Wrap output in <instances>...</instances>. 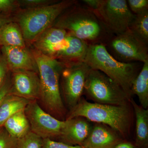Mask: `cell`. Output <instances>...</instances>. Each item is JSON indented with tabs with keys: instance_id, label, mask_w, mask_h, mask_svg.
<instances>
[{
	"instance_id": "1",
	"label": "cell",
	"mask_w": 148,
	"mask_h": 148,
	"mask_svg": "<svg viewBox=\"0 0 148 148\" xmlns=\"http://www.w3.org/2000/svg\"><path fill=\"white\" fill-rule=\"evenodd\" d=\"M77 3L61 14L54 27L64 29L89 45H106L113 35L106 29L93 10Z\"/></svg>"
},
{
	"instance_id": "2",
	"label": "cell",
	"mask_w": 148,
	"mask_h": 148,
	"mask_svg": "<svg viewBox=\"0 0 148 148\" xmlns=\"http://www.w3.org/2000/svg\"><path fill=\"white\" fill-rule=\"evenodd\" d=\"M83 61L90 69L100 71L117 84L130 98L132 83L140 69L138 62L118 61L103 44L88 45Z\"/></svg>"
},
{
	"instance_id": "3",
	"label": "cell",
	"mask_w": 148,
	"mask_h": 148,
	"mask_svg": "<svg viewBox=\"0 0 148 148\" xmlns=\"http://www.w3.org/2000/svg\"><path fill=\"white\" fill-rule=\"evenodd\" d=\"M32 53L39 75V99L48 110L61 115L64 114V107L60 92L59 81L65 63L51 58L36 49L33 50Z\"/></svg>"
},
{
	"instance_id": "4",
	"label": "cell",
	"mask_w": 148,
	"mask_h": 148,
	"mask_svg": "<svg viewBox=\"0 0 148 148\" xmlns=\"http://www.w3.org/2000/svg\"><path fill=\"white\" fill-rule=\"evenodd\" d=\"M77 3L65 0L55 3L32 8L22 12L18 16L20 30L24 40L33 41L55 22L69 8Z\"/></svg>"
},
{
	"instance_id": "5",
	"label": "cell",
	"mask_w": 148,
	"mask_h": 148,
	"mask_svg": "<svg viewBox=\"0 0 148 148\" xmlns=\"http://www.w3.org/2000/svg\"><path fill=\"white\" fill-rule=\"evenodd\" d=\"M77 117L108 125L122 135L127 134L130 122V114L125 105L113 106L86 101L79 102L67 119Z\"/></svg>"
},
{
	"instance_id": "6",
	"label": "cell",
	"mask_w": 148,
	"mask_h": 148,
	"mask_svg": "<svg viewBox=\"0 0 148 148\" xmlns=\"http://www.w3.org/2000/svg\"><path fill=\"white\" fill-rule=\"evenodd\" d=\"M84 92L97 103L125 106L130 98L123 89L100 71L90 69L88 74Z\"/></svg>"
},
{
	"instance_id": "7",
	"label": "cell",
	"mask_w": 148,
	"mask_h": 148,
	"mask_svg": "<svg viewBox=\"0 0 148 148\" xmlns=\"http://www.w3.org/2000/svg\"><path fill=\"white\" fill-rule=\"evenodd\" d=\"M111 55L123 63L148 61V45L128 29L113 35L105 45Z\"/></svg>"
},
{
	"instance_id": "8",
	"label": "cell",
	"mask_w": 148,
	"mask_h": 148,
	"mask_svg": "<svg viewBox=\"0 0 148 148\" xmlns=\"http://www.w3.org/2000/svg\"><path fill=\"white\" fill-rule=\"evenodd\" d=\"M93 11L112 35L119 34L128 30L135 16L126 0H99L97 8Z\"/></svg>"
},
{
	"instance_id": "9",
	"label": "cell",
	"mask_w": 148,
	"mask_h": 148,
	"mask_svg": "<svg viewBox=\"0 0 148 148\" xmlns=\"http://www.w3.org/2000/svg\"><path fill=\"white\" fill-rule=\"evenodd\" d=\"M91 69L84 61L65 64L62 72V86L66 102L72 109L84 92L85 84Z\"/></svg>"
},
{
	"instance_id": "10",
	"label": "cell",
	"mask_w": 148,
	"mask_h": 148,
	"mask_svg": "<svg viewBox=\"0 0 148 148\" xmlns=\"http://www.w3.org/2000/svg\"><path fill=\"white\" fill-rule=\"evenodd\" d=\"M24 111L32 132L42 139L60 136L65 121L59 120L48 114L36 101H30Z\"/></svg>"
},
{
	"instance_id": "11",
	"label": "cell",
	"mask_w": 148,
	"mask_h": 148,
	"mask_svg": "<svg viewBox=\"0 0 148 148\" xmlns=\"http://www.w3.org/2000/svg\"><path fill=\"white\" fill-rule=\"evenodd\" d=\"M85 42L68 32L61 42L46 49L43 53L65 63L83 61L88 49Z\"/></svg>"
},
{
	"instance_id": "12",
	"label": "cell",
	"mask_w": 148,
	"mask_h": 148,
	"mask_svg": "<svg viewBox=\"0 0 148 148\" xmlns=\"http://www.w3.org/2000/svg\"><path fill=\"white\" fill-rule=\"evenodd\" d=\"M12 71L13 87L10 93L30 101L39 99L40 86L37 73L24 70Z\"/></svg>"
},
{
	"instance_id": "13",
	"label": "cell",
	"mask_w": 148,
	"mask_h": 148,
	"mask_svg": "<svg viewBox=\"0 0 148 148\" xmlns=\"http://www.w3.org/2000/svg\"><path fill=\"white\" fill-rule=\"evenodd\" d=\"M2 52L9 68L12 71L24 70L38 73L33 54L26 48L3 46Z\"/></svg>"
},
{
	"instance_id": "14",
	"label": "cell",
	"mask_w": 148,
	"mask_h": 148,
	"mask_svg": "<svg viewBox=\"0 0 148 148\" xmlns=\"http://www.w3.org/2000/svg\"><path fill=\"white\" fill-rule=\"evenodd\" d=\"M91 130L89 123L80 117L66 119L59 137L69 143L82 146Z\"/></svg>"
},
{
	"instance_id": "15",
	"label": "cell",
	"mask_w": 148,
	"mask_h": 148,
	"mask_svg": "<svg viewBox=\"0 0 148 148\" xmlns=\"http://www.w3.org/2000/svg\"><path fill=\"white\" fill-rule=\"evenodd\" d=\"M116 135L106 127L97 125L82 144L84 148H109L116 143Z\"/></svg>"
},
{
	"instance_id": "16",
	"label": "cell",
	"mask_w": 148,
	"mask_h": 148,
	"mask_svg": "<svg viewBox=\"0 0 148 148\" xmlns=\"http://www.w3.org/2000/svg\"><path fill=\"white\" fill-rule=\"evenodd\" d=\"M30 101L10 92L0 105V127H2L10 117L18 112L25 110Z\"/></svg>"
},
{
	"instance_id": "17",
	"label": "cell",
	"mask_w": 148,
	"mask_h": 148,
	"mask_svg": "<svg viewBox=\"0 0 148 148\" xmlns=\"http://www.w3.org/2000/svg\"><path fill=\"white\" fill-rule=\"evenodd\" d=\"M24 110L11 116L3 125L11 136L18 140L31 131L30 124Z\"/></svg>"
},
{
	"instance_id": "18",
	"label": "cell",
	"mask_w": 148,
	"mask_h": 148,
	"mask_svg": "<svg viewBox=\"0 0 148 148\" xmlns=\"http://www.w3.org/2000/svg\"><path fill=\"white\" fill-rule=\"evenodd\" d=\"M131 94L137 95L141 107L147 109L148 106V61L143 63L140 72L133 81Z\"/></svg>"
},
{
	"instance_id": "19",
	"label": "cell",
	"mask_w": 148,
	"mask_h": 148,
	"mask_svg": "<svg viewBox=\"0 0 148 148\" xmlns=\"http://www.w3.org/2000/svg\"><path fill=\"white\" fill-rule=\"evenodd\" d=\"M68 32L54 27L44 31L34 41L36 50L41 51L45 49L61 42L67 36Z\"/></svg>"
},
{
	"instance_id": "20",
	"label": "cell",
	"mask_w": 148,
	"mask_h": 148,
	"mask_svg": "<svg viewBox=\"0 0 148 148\" xmlns=\"http://www.w3.org/2000/svg\"><path fill=\"white\" fill-rule=\"evenodd\" d=\"M0 45L3 46L25 47L20 28L15 23L6 24L0 32Z\"/></svg>"
},
{
	"instance_id": "21",
	"label": "cell",
	"mask_w": 148,
	"mask_h": 148,
	"mask_svg": "<svg viewBox=\"0 0 148 148\" xmlns=\"http://www.w3.org/2000/svg\"><path fill=\"white\" fill-rule=\"evenodd\" d=\"M131 101L136 117L137 142L139 144H143L148 138V111L136 104L133 100Z\"/></svg>"
},
{
	"instance_id": "22",
	"label": "cell",
	"mask_w": 148,
	"mask_h": 148,
	"mask_svg": "<svg viewBox=\"0 0 148 148\" xmlns=\"http://www.w3.org/2000/svg\"><path fill=\"white\" fill-rule=\"evenodd\" d=\"M130 32L144 42L148 44V10L135 14L134 19L130 25Z\"/></svg>"
},
{
	"instance_id": "23",
	"label": "cell",
	"mask_w": 148,
	"mask_h": 148,
	"mask_svg": "<svg viewBox=\"0 0 148 148\" xmlns=\"http://www.w3.org/2000/svg\"><path fill=\"white\" fill-rule=\"evenodd\" d=\"M43 139L30 131L18 139L16 148H42Z\"/></svg>"
},
{
	"instance_id": "24",
	"label": "cell",
	"mask_w": 148,
	"mask_h": 148,
	"mask_svg": "<svg viewBox=\"0 0 148 148\" xmlns=\"http://www.w3.org/2000/svg\"><path fill=\"white\" fill-rule=\"evenodd\" d=\"M18 139L13 138L4 129L0 130V148H16Z\"/></svg>"
},
{
	"instance_id": "25",
	"label": "cell",
	"mask_w": 148,
	"mask_h": 148,
	"mask_svg": "<svg viewBox=\"0 0 148 148\" xmlns=\"http://www.w3.org/2000/svg\"><path fill=\"white\" fill-rule=\"evenodd\" d=\"M127 2L130 10L134 14L148 10V0H128Z\"/></svg>"
},
{
	"instance_id": "26",
	"label": "cell",
	"mask_w": 148,
	"mask_h": 148,
	"mask_svg": "<svg viewBox=\"0 0 148 148\" xmlns=\"http://www.w3.org/2000/svg\"><path fill=\"white\" fill-rule=\"evenodd\" d=\"M42 148H84L82 146L71 145L61 142H56L51 139H43Z\"/></svg>"
},
{
	"instance_id": "27",
	"label": "cell",
	"mask_w": 148,
	"mask_h": 148,
	"mask_svg": "<svg viewBox=\"0 0 148 148\" xmlns=\"http://www.w3.org/2000/svg\"><path fill=\"white\" fill-rule=\"evenodd\" d=\"M9 69L5 58L3 55H0V89L4 84V82Z\"/></svg>"
},
{
	"instance_id": "28",
	"label": "cell",
	"mask_w": 148,
	"mask_h": 148,
	"mask_svg": "<svg viewBox=\"0 0 148 148\" xmlns=\"http://www.w3.org/2000/svg\"><path fill=\"white\" fill-rule=\"evenodd\" d=\"M20 2L24 5L32 7L33 8L38 7L51 4L52 3L54 2L47 0H24L20 1Z\"/></svg>"
},
{
	"instance_id": "29",
	"label": "cell",
	"mask_w": 148,
	"mask_h": 148,
	"mask_svg": "<svg viewBox=\"0 0 148 148\" xmlns=\"http://www.w3.org/2000/svg\"><path fill=\"white\" fill-rule=\"evenodd\" d=\"M10 92V88L9 85L7 83L4 84L0 89V105L4 98H5V96Z\"/></svg>"
},
{
	"instance_id": "30",
	"label": "cell",
	"mask_w": 148,
	"mask_h": 148,
	"mask_svg": "<svg viewBox=\"0 0 148 148\" xmlns=\"http://www.w3.org/2000/svg\"><path fill=\"white\" fill-rule=\"evenodd\" d=\"M14 1L11 0H0V10H5L11 8Z\"/></svg>"
},
{
	"instance_id": "31",
	"label": "cell",
	"mask_w": 148,
	"mask_h": 148,
	"mask_svg": "<svg viewBox=\"0 0 148 148\" xmlns=\"http://www.w3.org/2000/svg\"><path fill=\"white\" fill-rule=\"evenodd\" d=\"M83 1L86 5L87 7L94 10L98 6L99 0H83Z\"/></svg>"
},
{
	"instance_id": "32",
	"label": "cell",
	"mask_w": 148,
	"mask_h": 148,
	"mask_svg": "<svg viewBox=\"0 0 148 148\" xmlns=\"http://www.w3.org/2000/svg\"><path fill=\"white\" fill-rule=\"evenodd\" d=\"M113 148H134V147L130 143H119Z\"/></svg>"
},
{
	"instance_id": "33",
	"label": "cell",
	"mask_w": 148,
	"mask_h": 148,
	"mask_svg": "<svg viewBox=\"0 0 148 148\" xmlns=\"http://www.w3.org/2000/svg\"><path fill=\"white\" fill-rule=\"evenodd\" d=\"M10 22V21L9 20L8 18L0 16V32L3 29V27H4L6 24H8Z\"/></svg>"
},
{
	"instance_id": "34",
	"label": "cell",
	"mask_w": 148,
	"mask_h": 148,
	"mask_svg": "<svg viewBox=\"0 0 148 148\" xmlns=\"http://www.w3.org/2000/svg\"><path fill=\"white\" fill-rule=\"evenodd\" d=\"M3 126H2V127H0V130H1L2 129V128H3Z\"/></svg>"
}]
</instances>
